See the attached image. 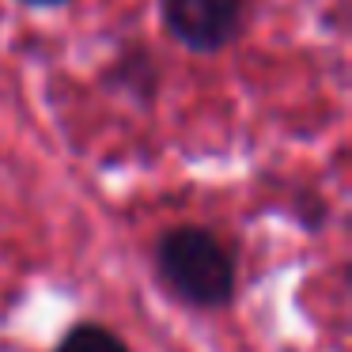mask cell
I'll return each instance as SVG.
<instances>
[{
  "mask_svg": "<svg viewBox=\"0 0 352 352\" xmlns=\"http://www.w3.org/2000/svg\"><path fill=\"white\" fill-rule=\"evenodd\" d=\"M160 288L190 311H228L239 296V254L205 223H175L155 235Z\"/></svg>",
  "mask_w": 352,
  "mask_h": 352,
  "instance_id": "cell-1",
  "label": "cell"
},
{
  "mask_svg": "<svg viewBox=\"0 0 352 352\" xmlns=\"http://www.w3.org/2000/svg\"><path fill=\"white\" fill-rule=\"evenodd\" d=\"M54 352H133V349L118 329L102 326V322H76L54 344Z\"/></svg>",
  "mask_w": 352,
  "mask_h": 352,
  "instance_id": "cell-4",
  "label": "cell"
},
{
  "mask_svg": "<svg viewBox=\"0 0 352 352\" xmlns=\"http://www.w3.org/2000/svg\"><path fill=\"white\" fill-rule=\"evenodd\" d=\"M19 4H27V8H65L72 0H19Z\"/></svg>",
  "mask_w": 352,
  "mask_h": 352,
  "instance_id": "cell-5",
  "label": "cell"
},
{
  "mask_svg": "<svg viewBox=\"0 0 352 352\" xmlns=\"http://www.w3.org/2000/svg\"><path fill=\"white\" fill-rule=\"evenodd\" d=\"M99 84L133 107H152L163 87V65L144 42H125L114 54V61L102 69Z\"/></svg>",
  "mask_w": 352,
  "mask_h": 352,
  "instance_id": "cell-3",
  "label": "cell"
},
{
  "mask_svg": "<svg viewBox=\"0 0 352 352\" xmlns=\"http://www.w3.org/2000/svg\"><path fill=\"white\" fill-rule=\"evenodd\" d=\"M160 23L175 46L212 57L239 42L246 0H160Z\"/></svg>",
  "mask_w": 352,
  "mask_h": 352,
  "instance_id": "cell-2",
  "label": "cell"
}]
</instances>
